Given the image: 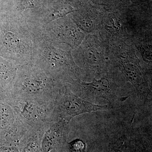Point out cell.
<instances>
[{"mask_svg": "<svg viewBox=\"0 0 152 152\" xmlns=\"http://www.w3.org/2000/svg\"><path fill=\"white\" fill-rule=\"evenodd\" d=\"M80 85L87 96L102 98L110 101L114 98L118 87L111 78L107 76L98 80L94 78L91 83L83 82Z\"/></svg>", "mask_w": 152, "mask_h": 152, "instance_id": "3957f363", "label": "cell"}, {"mask_svg": "<svg viewBox=\"0 0 152 152\" xmlns=\"http://www.w3.org/2000/svg\"><path fill=\"white\" fill-rule=\"evenodd\" d=\"M63 111L68 116L73 117L85 113L104 110L107 106L94 104L74 95L65 97L62 103Z\"/></svg>", "mask_w": 152, "mask_h": 152, "instance_id": "277c9868", "label": "cell"}, {"mask_svg": "<svg viewBox=\"0 0 152 152\" xmlns=\"http://www.w3.org/2000/svg\"><path fill=\"white\" fill-rule=\"evenodd\" d=\"M109 58L113 67H117L135 88L140 98H148L150 90L142 74L140 60L137 56L134 45L124 43L109 47Z\"/></svg>", "mask_w": 152, "mask_h": 152, "instance_id": "6da1fadb", "label": "cell"}, {"mask_svg": "<svg viewBox=\"0 0 152 152\" xmlns=\"http://www.w3.org/2000/svg\"><path fill=\"white\" fill-rule=\"evenodd\" d=\"M24 86L26 88L28 89L31 92L39 91L40 90L42 89V83L41 82L29 79L25 82Z\"/></svg>", "mask_w": 152, "mask_h": 152, "instance_id": "52a82bcc", "label": "cell"}, {"mask_svg": "<svg viewBox=\"0 0 152 152\" xmlns=\"http://www.w3.org/2000/svg\"><path fill=\"white\" fill-rule=\"evenodd\" d=\"M70 149L72 152H86V145L80 139H77L69 143Z\"/></svg>", "mask_w": 152, "mask_h": 152, "instance_id": "8992f818", "label": "cell"}, {"mask_svg": "<svg viewBox=\"0 0 152 152\" xmlns=\"http://www.w3.org/2000/svg\"><path fill=\"white\" fill-rule=\"evenodd\" d=\"M61 131L58 127L51 129L45 136L42 144L43 152H51L59 143L61 140Z\"/></svg>", "mask_w": 152, "mask_h": 152, "instance_id": "5b68a950", "label": "cell"}, {"mask_svg": "<svg viewBox=\"0 0 152 152\" xmlns=\"http://www.w3.org/2000/svg\"><path fill=\"white\" fill-rule=\"evenodd\" d=\"M78 50V56L86 71L94 75H103L112 68L108 47L97 34H88Z\"/></svg>", "mask_w": 152, "mask_h": 152, "instance_id": "7a4b0ae2", "label": "cell"}]
</instances>
